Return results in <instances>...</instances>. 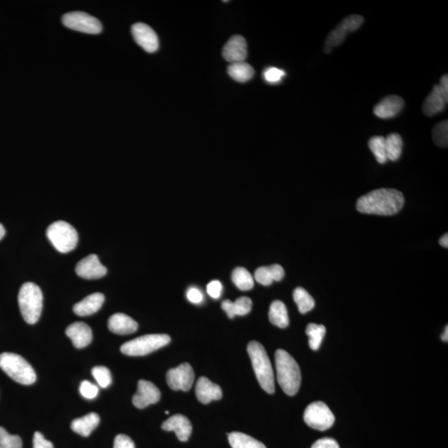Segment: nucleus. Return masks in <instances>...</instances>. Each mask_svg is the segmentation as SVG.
<instances>
[{
	"label": "nucleus",
	"mask_w": 448,
	"mask_h": 448,
	"mask_svg": "<svg viewBox=\"0 0 448 448\" xmlns=\"http://www.w3.org/2000/svg\"><path fill=\"white\" fill-rule=\"evenodd\" d=\"M403 204V194L399 190L379 189L360 197L356 209L362 213L390 216L398 213Z\"/></svg>",
	"instance_id": "nucleus-1"
},
{
	"label": "nucleus",
	"mask_w": 448,
	"mask_h": 448,
	"mask_svg": "<svg viewBox=\"0 0 448 448\" xmlns=\"http://www.w3.org/2000/svg\"><path fill=\"white\" fill-rule=\"evenodd\" d=\"M277 381L285 394L294 396L299 391L301 382L300 370L293 357L283 350L275 355Z\"/></svg>",
	"instance_id": "nucleus-2"
},
{
	"label": "nucleus",
	"mask_w": 448,
	"mask_h": 448,
	"mask_svg": "<svg viewBox=\"0 0 448 448\" xmlns=\"http://www.w3.org/2000/svg\"><path fill=\"white\" fill-rule=\"evenodd\" d=\"M248 352L261 387L268 394H274V374L267 351L259 342H252L248 344Z\"/></svg>",
	"instance_id": "nucleus-3"
},
{
	"label": "nucleus",
	"mask_w": 448,
	"mask_h": 448,
	"mask_svg": "<svg viewBox=\"0 0 448 448\" xmlns=\"http://www.w3.org/2000/svg\"><path fill=\"white\" fill-rule=\"evenodd\" d=\"M19 306L23 318L27 324L37 323L40 318L43 296L40 287L33 283L23 284L19 293Z\"/></svg>",
	"instance_id": "nucleus-4"
},
{
	"label": "nucleus",
	"mask_w": 448,
	"mask_h": 448,
	"mask_svg": "<svg viewBox=\"0 0 448 448\" xmlns=\"http://www.w3.org/2000/svg\"><path fill=\"white\" fill-rule=\"evenodd\" d=\"M0 368L14 381L30 386L36 381L33 367L22 356L14 353H3L0 355Z\"/></svg>",
	"instance_id": "nucleus-5"
},
{
	"label": "nucleus",
	"mask_w": 448,
	"mask_h": 448,
	"mask_svg": "<svg viewBox=\"0 0 448 448\" xmlns=\"http://www.w3.org/2000/svg\"><path fill=\"white\" fill-rule=\"evenodd\" d=\"M47 236L54 247L62 253L73 251L78 245L77 230L64 221H58L51 224L47 228Z\"/></svg>",
	"instance_id": "nucleus-6"
},
{
	"label": "nucleus",
	"mask_w": 448,
	"mask_h": 448,
	"mask_svg": "<svg viewBox=\"0 0 448 448\" xmlns=\"http://www.w3.org/2000/svg\"><path fill=\"white\" fill-rule=\"evenodd\" d=\"M169 342L170 337L168 335H146L123 344L121 351L126 355L143 356L167 346Z\"/></svg>",
	"instance_id": "nucleus-7"
},
{
	"label": "nucleus",
	"mask_w": 448,
	"mask_h": 448,
	"mask_svg": "<svg viewBox=\"0 0 448 448\" xmlns=\"http://www.w3.org/2000/svg\"><path fill=\"white\" fill-rule=\"evenodd\" d=\"M335 415L323 402H315L309 405L304 413V421L313 429L326 431L335 423Z\"/></svg>",
	"instance_id": "nucleus-8"
},
{
	"label": "nucleus",
	"mask_w": 448,
	"mask_h": 448,
	"mask_svg": "<svg viewBox=\"0 0 448 448\" xmlns=\"http://www.w3.org/2000/svg\"><path fill=\"white\" fill-rule=\"evenodd\" d=\"M364 18L362 16L353 14L344 19L342 22L329 34L326 43H325V51L328 53L334 47L342 45L346 36L358 30L362 26Z\"/></svg>",
	"instance_id": "nucleus-9"
},
{
	"label": "nucleus",
	"mask_w": 448,
	"mask_h": 448,
	"mask_svg": "<svg viewBox=\"0 0 448 448\" xmlns=\"http://www.w3.org/2000/svg\"><path fill=\"white\" fill-rule=\"evenodd\" d=\"M63 25L67 29L89 34H98L102 31V23L97 18L83 12H73L63 16Z\"/></svg>",
	"instance_id": "nucleus-10"
},
{
	"label": "nucleus",
	"mask_w": 448,
	"mask_h": 448,
	"mask_svg": "<svg viewBox=\"0 0 448 448\" xmlns=\"http://www.w3.org/2000/svg\"><path fill=\"white\" fill-rule=\"evenodd\" d=\"M448 102V78L443 75L440 84L435 85L424 101L423 112L427 117H434L445 109Z\"/></svg>",
	"instance_id": "nucleus-11"
},
{
	"label": "nucleus",
	"mask_w": 448,
	"mask_h": 448,
	"mask_svg": "<svg viewBox=\"0 0 448 448\" xmlns=\"http://www.w3.org/2000/svg\"><path fill=\"white\" fill-rule=\"evenodd\" d=\"M166 381L172 390L187 392L193 386L194 373L188 363L181 364L180 366L172 368L166 375Z\"/></svg>",
	"instance_id": "nucleus-12"
},
{
	"label": "nucleus",
	"mask_w": 448,
	"mask_h": 448,
	"mask_svg": "<svg viewBox=\"0 0 448 448\" xmlns=\"http://www.w3.org/2000/svg\"><path fill=\"white\" fill-rule=\"evenodd\" d=\"M161 397L160 390L153 383L141 379L138 382L137 392L134 395L132 402L134 406L143 410L150 404L160 401Z\"/></svg>",
	"instance_id": "nucleus-13"
},
{
	"label": "nucleus",
	"mask_w": 448,
	"mask_h": 448,
	"mask_svg": "<svg viewBox=\"0 0 448 448\" xmlns=\"http://www.w3.org/2000/svg\"><path fill=\"white\" fill-rule=\"evenodd\" d=\"M134 41L148 53L152 54L158 49V38L152 27L143 23H134L132 27Z\"/></svg>",
	"instance_id": "nucleus-14"
},
{
	"label": "nucleus",
	"mask_w": 448,
	"mask_h": 448,
	"mask_svg": "<svg viewBox=\"0 0 448 448\" xmlns=\"http://www.w3.org/2000/svg\"><path fill=\"white\" fill-rule=\"evenodd\" d=\"M76 272L84 279H99L106 274L107 269L101 263L97 255H91L79 261Z\"/></svg>",
	"instance_id": "nucleus-15"
},
{
	"label": "nucleus",
	"mask_w": 448,
	"mask_h": 448,
	"mask_svg": "<svg viewBox=\"0 0 448 448\" xmlns=\"http://www.w3.org/2000/svg\"><path fill=\"white\" fill-rule=\"evenodd\" d=\"M247 56V42L240 35L233 36L224 47L223 57L230 63L244 62Z\"/></svg>",
	"instance_id": "nucleus-16"
},
{
	"label": "nucleus",
	"mask_w": 448,
	"mask_h": 448,
	"mask_svg": "<svg viewBox=\"0 0 448 448\" xmlns=\"http://www.w3.org/2000/svg\"><path fill=\"white\" fill-rule=\"evenodd\" d=\"M404 107L403 99L390 95L386 97L375 106L374 113L376 117L381 119H391L402 112Z\"/></svg>",
	"instance_id": "nucleus-17"
},
{
	"label": "nucleus",
	"mask_w": 448,
	"mask_h": 448,
	"mask_svg": "<svg viewBox=\"0 0 448 448\" xmlns=\"http://www.w3.org/2000/svg\"><path fill=\"white\" fill-rule=\"evenodd\" d=\"M162 429L174 432L181 442H187L192 434V424L184 415L176 414L162 424Z\"/></svg>",
	"instance_id": "nucleus-18"
},
{
	"label": "nucleus",
	"mask_w": 448,
	"mask_h": 448,
	"mask_svg": "<svg viewBox=\"0 0 448 448\" xmlns=\"http://www.w3.org/2000/svg\"><path fill=\"white\" fill-rule=\"evenodd\" d=\"M66 335L69 337L73 346L78 349L84 348L92 342L93 332L84 322H75L67 328Z\"/></svg>",
	"instance_id": "nucleus-19"
},
{
	"label": "nucleus",
	"mask_w": 448,
	"mask_h": 448,
	"mask_svg": "<svg viewBox=\"0 0 448 448\" xmlns=\"http://www.w3.org/2000/svg\"><path fill=\"white\" fill-rule=\"evenodd\" d=\"M196 392L197 399L204 404H207L213 400H220L223 396L221 388L206 377H200L198 380Z\"/></svg>",
	"instance_id": "nucleus-20"
},
{
	"label": "nucleus",
	"mask_w": 448,
	"mask_h": 448,
	"mask_svg": "<svg viewBox=\"0 0 448 448\" xmlns=\"http://www.w3.org/2000/svg\"><path fill=\"white\" fill-rule=\"evenodd\" d=\"M109 330L117 335H130L137 331L138 324L132 317L117 313L108 320Z\"/></svg>",
	"instance_id": "nucleus-21"
},
{
	"label": "nucleus",
	"mask_w": 448,
	"mask_h": 448,
	"mask_svg": "<svg viewBox=\"0 0 448 448\" xmlns=\"http://www.w3.org/2000/svg\"><path fill=\"white\" fill-rule=\"evenodd\" d=\"M104 301L105 296L102 293H93L87 296L80 303L75 304L73 311L79 316H92L100 310Z\"/></svg>",
	"instance_id": "nucleus-22"
},
{
	"label": "nucleus",
	"mask_w": 448,
	"mask_h": 448,
	"mask_svg": "<svg viewBox=\"0 0 448 448\" xmlns=\"http://www.w3.org/2000/svg\"><path fill=\"white\" fill-rule=\"evenodd\" d=\"M285 276L284 269L279 264L261 267L255 272V279L257 283L263 285H270L273 281H280Z\"/></svg>",
	"instance_id": "nucleus-23"
},
{
	"label": "nucleus",
	"mask_w": 448,
	"mask_h": 448,
	"mask_svg": "<svg viewBox=\"0 0 448 448\" xmlns=\"http://www.w3.org/2000/svg\"><path fill=\"white\" fill-rule=\"evenodd\" d=\"M252 301L249 297L241 296L235 303L230 300H225L222 303V308L227 313L229 318L233 319L235 316H245L252 310Z\"/></svg>",
	"instance_id": "nucleus-24"
},
{
	"label": "nucleus",
	"mask_w": 448,
	"mask_h": 448,
	"mask_svg": "<svg viewBox=\"0 0 448 448\" xmlns=\"http://www.w3.org/2000/svg\"><path fill=\"white\" fill-rule=\"evenodd\" d=\"M100 423V417L96 413H91L84 417L74 419L71 423V428L74 433L89 437Z\"/></svg>",
	"instance_id": "nucleus-25"
},
{
	"label": "nucleus",
	"mask_w": 448,
	"mask_h": 448,
	"mask_svg": "<svg viewBox=\"0 0 448 448\" xmlns=\"http://www.w3.org/2000/svg\"><path fill=\"white\" fill-rule=\"evenodd\" d=\"M269 320L272 325L281 329L289 326L290 320H289L287 309L283 301H273L269 311Z\"/></svg>",
	"instance_id": "nucleus-26"
},
{
	"label": "nucleus",
	"mask_w": 448,
	"mask_h": 448,
	"mask_svg": "<svg viewBox=\"0 0 448 448\" xmlns=\"http://www.w3.org/2000/svg\"><path fill=\"white\" fill-rule=\"evenodd\" d=\"M229 76L239 82H246L251 80L255 76V69L245 62L231 63L228 67Z\"/></svg>",
	"instance_id": "nucleus-27"
},
{
	"label": "nucleus",
	"mask_w": 448,
	"mask_h": 448,
	"mask_svg": "<svg viewBox=\"0 0 448 448\" xmlns=\"http://www.w3.org/2000/svg\"><path fill=\"white\" fill-rule=\"evenodd\" d=\"M228 435L230 446L233 448H267L257 439L241 433H231Z\"/></svg>",
	"instance_id": "nucleus-28"
},
{
	"label": "nucleus",
	"mask_w": 448,
	"mask_h": 448,
	"mask_svg": "<svg viewBox=\"0 0 448 448\" xmlns=\"http://www.w3.org/2000/svg\"><path fill=\"white\" fill-rule=\"evenodd\" d=\"M403 139L400 134L392 133L386 138V148L388 160L398 161L403 150Z\"/></svg>",
	"instance_id": "nucleus-29"
},
{
	"label": "nucleus",
	"mask_w": 448,
	"mask_h": 448,
	"mask_svg": "<svg viewBox=\"0 0 448 448\" xmlns=\"http://www.w3.org/2000/svg\"><path fill=\"white\" fill-rule=\"evenodd\" d=\"M232 280L241 291H249L255 287V281L251 273L244 268H237L233 270Z\"/></svg>",
	"instance_id": "nucleus-30"
},
{
	"label": "nucleus",
	"mask_w": 448,
	"mask_h": 448,
	"mask_svg": "<svg viewBox=\"0 0 448 448\" xmlns=\"http://www.w3.org/2000/svg\"><path fill=\"white\" fill-rule=\"evenodd\" d=\"M293 298L298 307L301 314L311 311L315 307V300L309 294L307 291L303 287H297L293 292Z\"/></svg>",
	"instance_id": "nucleus-31"
},
{
	"label": "nucleus",
	"mask_w": 448,
	"mask_h": 448,
	"mask_svg": "<svg viewBox=\"0 0 448 448\" xmlns=\"http://www.w3.org/2000/svg\"><path fill=\"white\" fill-rule=\"evenodd\" d=\"M306 332L309 337V346L311 350H319L324 336L326 335V327L323 325L311 323L308 325Z\"/></svg>",
	"instance_id": "nucleus-32"
},
{
	"label": "nucleus",
	"mask_w": 448,
	"mask_h": 448,
	"mask_svg": "<svg viewBox=\"0 0 448 448\" xmlns=\"http://www.w3.org/2000/svg\"><path fill=\"white\" fill-rule=\"evenodd\" d=\"M368 148H370L373 154H375L376 160L379 164H386L388 158L386 148V137L381 136L373 137L368 141Z\"/></svg>",
	"instance_id": "nucleus-33"
},
{
	"label": "nucleus",
	"mask_w": 448,
	"mask_h": 448,
	"mask_svg": "<svg viewBox=\"0 0 448 448\" xmlns=\"http://www.w3.org/2000/svg\"><path fill=\"white\" fill-rule=\"evenodd\" d=\"M433 138L435 144L440 148H447L448 144V121H441L434 126Z\"/></svg>",
	"instance_id": "nucleus-34"
},
{
	"label": "nucleus",
	"mask_w": 448,
	"mask_h": 448,
	"mask_svg": "<svg viewBox=\"0 0 448 448\" xmlns=\"http://www.w3.org/2000/svg\"><path fill=\"white\" fill-rule=\"evenodd\" d=\"M22 439L19 436L11 435L0 427V448H22Z\"/></svg>",
	"instance_id": "nucleus-35"
},
{
	"label": "nucleus",
	"mask_w": 448,
	"mask_h": 448,
	"mask_svg": "<svg viewBox=\"0 0 448 448\" xmlns=\"http://www.w3.org/2000/svg\"><path fill=\"white\" fill-rule=\"evenodd\" d=\"M92 374L99 386L102 388H107L112 384V375L110 372L105 366H96L93 368Z\"/></svg>",
	"instance_id": "nucleus-36"
},
{
	"label": "nucleus",
	"mask_w": 448,
	"mask_h": 448,
	"mask_svg": "<svg viewBox=\"0 0 448 448\" xmlns=\"http://www.w3.org/2000/svg\"><path fill=\"white\" fill-rule=\"evenodd\" d=\"M285 75V73L283 70L272 67L264 71L263 78L266 82L274 84V83L280 82Z\"/></svg>",
	"instance_id": "nucleus-37"
},
{
	"label": "nucleus",
	"mask_w": 448,
	"mask_h": 448,
	"mask_svg": "<svg viewBox=\"0 0 448 448\" xmlns=\"http://www.w3.org/2000/svg\"><path fill=\"white\" fill-rule=\"evenodd\" d=\"M79 390H80V394L82 397H84L86 399H93L96 398L99 392L98 387L95 386V384L87 381V380L81 383Z\"/></svg>",
	"instance_id": "nucleus-38"
},
{
	"label": "nucleus",
	"mask_w": 448,
	"mask_h": 448,
	"mask_svg": "<svg viewBox=\"0 0 448 448\" xmlns=\"http://www.w3.org/2000/svg\"><path fill=\"white\" fill-rule=\"evenodd\" d=\"M114 448H136L132 438L124 434H119L115 438Z\"/></svg>",
	"instance_id": "nucleus-39"
},
{
	"label": "nucleus",
	"mask_w": 448,
	"mask_h": 448,
	"mask_svg": "<svg viewBox=\"0 0 448 448\" xmlns=\"http://www.w3.org/2000/svg\"><path fill=\"white\" fill-rule=\"evenodd\" d=\"M34 448H54L53 443L47 441L39 432H36L33 440Z\"/></svg>",
	"instance_id": "nucleus-40"
},
{
	"label": "nucleus",
	"mask_w": 448,
	"mask_h": 448,
	"mask_svg": "<svg viewBox=\"0 0 448 448\" xmlns=\"http://www.w3.org/2000/svg\"><path fill=\"white\" fill-rule=\"evenodd\" d=\"M222 284L220 281H212L211 283H209L207 287V292L209 295L214 299L220 298L221 296Z\"/></svg>",
	"instance_id": "nucleus-41"
},
{
	"label": "nucleus",
	"mask_w": 448,
	"mask_h": 448,
	"mask_svg": "<svg viewBox=\"0 0 448 448\" xmlns=\"http://www.w3.org/2000/svg\"><path fill=\"white\" fill-rule=\"evenodd\" d=\"M311 448H340V446L335 439L324 438L313 444Z\"/></svg>",
	"instance_id": "nucleus-42"
},
{
	"label": "nucleus",
	"mask_w": 448,
	"mask_h": 448,
	"mask_svg": "<svg viewBox=\"0 0 448 448\" xmlns=\"http://www.w3.org/2000/svg\"><path fill=\"white\" fill-rule=\"evenodd\" d=\"M187 298L193 304H200L203 301L204 296L199 289L191 287L187 292Z\"/></svg>",
	"instance_id": "nucleus-43"
},
{
	"label": "nucleus",
	"mask_w": 448,
	"mask_h": 448,
	"mask_svg": "<svg viewBox=\"0 0 448 448\" xmlns=\"http://www.w3.org/2000/svg\"><path fill=\"white\" fill-rule=\"evenodd\" d=\"M439 244L443 248H448V235H447V233H446L445 235H443L441 237V239H440Z\"/></svg>",
	"instance_id": "nucleus-44"
},
{
	"label": "nucleus",
	"mask_w": 448,
	"mask_h": 448,
	"mask_svg": "<svg viewBox=\"0 0 448 448\" xmlns=\"http://www.w3.org/2000/svg\"><path fill=\"white\" fill-rule=\"evenodd\" d=\"M442 340L443 342H447L448 340V327H446L445 331L443 332V334L442 335Z\"/></svg>",
	"instance_id": "nucleus-45"
},
{
	"label": "nucleus",
	"mask_w": 448,
	"mask_h": 448,
	"mask_svg": "<svg viewBox=\"0 0 448 448\" xmlns=\"http://www.w3.org/2000/svg\"><path fill=\"white\" fill-rule=\"evenodd\" d=\"M5 235V229L3 228V226L0 224V240L3 239Z\"/></svg>",
	"instance_id": "nucleus-46"
}]
</instances>
